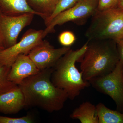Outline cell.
<instances>
[{
	"mask_svg": "<svg viewBox=\"0 0 123 123\" xmlns=\"http://www.w3.org/2000/svg\"><path fill=\"white\" fill-rule=\"evenodd\" d=\"M53 70V68L41 70L18 85L24 94L26 106L36 107L50 113L63 108L68 96L52 82Z\"/></svg>",
	"mask_w": 123,
	"mask_h": 123,
	"instance_id": "6da1fadb",
	"label": "cell"
},
{
	"mask_svg": "<svg viewBox=\"0 0 123 123\" xmlns=\"http://www.w3.org/2000/svg\"><path fill=\"white\" fill-rule=\"evenodd\" d=\"M87 48L77 62L80 63L83 78L89 81L106 75L119 61L116 42L112 40H88Z\"/></svg>",
	"mask_w": 123,
	"mask_h": 123,
	"instance_id": "7a4b0ae2",
	"label": "cell"
},
{
	"mask_svg": "<svg viewBox=\"0 0 123 123\" xmlns=\"http://www.w3.org/2000/svg\"><path fill=\"white\" fill-rule=\"evenodd\" d=\"M88 41L81 48L71 49L59 60L53 68L51 80L55 86L66 92L68 99L73 100L82 91L90 85L83 78V74L77 68L76 63L87 48Z\"/></svg>",
	"mask_w": 123,
	"mask_h": 123,
	"instance_id": "3957f363",
	"label": "cell"
},
{
	"mask_svg": "<svg viewBox=\"0 0 123 123\" xmlns=\"http://www.w3.org/2000/svg\"><path fill=\"white\" fill-rule=\"evenodd\" d=\"M85 35L89 40H112L123 38V9L116 7L97 11L92 17Z\"/></svg>",
	"mask_w": 123,
	"mask_h": 123,
	"instance_id": "277c9868",
	"label": "cell"
},
{
	"mask_svg": "<svg viewBox=\"0 0 123 123\" xmlns=\"http://www.w3.org/2000/svg\"><path fill=\"white\" fill-rule=\"evenodd\" d=\"M123 62L119 61L114 69L106 75L92 78L91 85L98 92L111 97L119 111L123 112Z\"/></svg>",
	"mask_w": 123,
	"mask_h": 123,
	"instance_id": "5b68a950",
	"label": "cell"
},
{
	"mask_svg": "<svg viewBox=\"0 0 123 123\" xmlns=\"http://www.w3.org/2000/svg\"><path fill=\"white\" fill-rule=\"evenodd\" d=\"M98 0H82L70 8L58 14L43 30V38L50 33L55 32V27L66 23H77L85 22L92 17L97 11Z\"/></svg>",
	"mask_w": 123,
	"mask_h": 123,
	"instance_id": "8992f818",
	"label": "cell"
},
{
	"mask_svg": "<svg viewBox=\"0 0 123 123\" xmlns=\"http://www.w3.org/2000/svg\"><path fill=\"white\" fill-rule=\"evenodd\" d=\"M43 30L30 29L13 46L5 48L0 53V67H11L21 54L28 55L31 51L43 38Z\"/></svg>",
	"mask_w": 123,
	"mask_h": 123,
	"instance_id": "52a82bcc",
	"label": "cell"
},
{
	"mask_svg": "<svg viewBox=\"0 0 123 123\" xmlns=\"http://www.w3.org/2000/svg\"><path fill=\"white\" fill-rule=\"evenodd\" d=\"M34 14L26 13L11 15L1 13L0 15V40L5 48L17 43L21 31L33 21Z\"/></svg>",
	"mask_w": 123,
	"mask_h": 123,
	"instance_id": "ba28073f",
	"label": "cell"
},
{
	"mask_svg": "<svg viewBox=\"0 0 123 123\" xmlns=\"http://www.w3.org/2000/svg\"><path fill=\"white\" fill-rule=\"evenodd\" d=\"M70 47L55 48L46 40H42L28 55L40 70L52 68L70 49Z\"/></svg>",
	"mask_w": 123,
	"mask_h": 123,
	"instance_id": "9c48e42d",
	"label": "cell"
},
{
	"mask_svg": "<svg viewBox=\"0 0 123 123\" xmlns=\"http://www.w3.org/2000/svg\"><path fill=\"white\" fill-rule=\"evenodd\" d=\"M40 71L28 55L21 54L11 65L8 78L18 85L24 79L37 74Z\"/></svg>",
	"mask_w": 123,
	"mask_h": 123,
	"instance_id": "30bf717a",
	"label": "cell"
},
{
	"mask_svg": "<svg viewBox=\"0 0 123 123\" xmlns=\"http://www.w3.org/2000/svg\"><path fill=\"white\" fill-rule=\"evenodd\" d=\"M26 106L25 97L18 85L0 95V112L15 114Z\"/></svg>",
	"mask_w": 123,
	"mask_h": 123,
	"instance_id": "8fae6325",
	"label": "cell"
},
{
	"mask_svg": "<svg viewBox=\"0 0 123 123\" xmlns=\"http://www.w3.org/2000/svg\"><path fill=\"white\" fill-rule=\"evenodd\" d=\"M0 9L2 13L6 15L32 13L39 16L29 6L27 0H0Z\"/></svg>",
	"mask_w": 123,
	"mask_h": 123,
	"instance_id": "7c38bea8",
	"label": "cell"
},
{
	"mask_svg": "<svg viewBox=\"0 0 123 123\" xmlns=\"http://www.w3.org/2000/svg\"><path fill=\"white\" fill-rule=\"evenodd\" d=\"M70 117L73 119L78 120L81 123H98L96 106L88 101L75 108Z\"/></svg>",
	"mask_w": 123,
	"mask_h": 123,
	"instance_id": "4fadbf2b",
	"label": "cell"
},
{
	"mask_svg": "<svg viewBox=\"0 0 123 123\" xmlns=\"http://www.w3.org/2000/svg\"><path fill=\"white\" fill-rule=\"evenodd\" d=\"M60 0H27L31 8L46 22L52 15Z\"/></svg>",
	"mask_w": 123,
	"mask_h": 123,
	"instance_id": "5bb4252c",
	"label": "cell"
},
{
	"mask_svg": "<svg viewBox=\"0 0 123 123\" xmlns=\"http://www.w3.org/2000/svg\"><path fill=\"white\" fill-rule=\"evenodd\" d=\"M96 107L98 123H123V112L111 110L102 103Z\"/></svg>",
	"mask_w": 123,
	"mask_h": 123,
	"instance_id": "9a60e30c",
	"label": "cell"
},
{
	"mask_svg": "<svg viewBox=\"0 0 123 123\" xmlns=\"http://www.w3.org/2000/svg\"><path fill=\"white\" fill-rule=\"evenodd\" d=\"M11 67H0V95L8 92L18 86L9 80L8 75Z\"/></svg>",
	"mask_w": 123,
	"mask_h": 123,
	"instance_id": "2e32d148",
	"label": "cell"
},
{
	"mask_svg": "<svg viewBox=\"0 0 123 123\" xmlns=\"http://www.w3.org/2000/svg\"><path fill=\"white\" fill-rule=\"evenodd\" d=\"M81 0H60L53 14L46 22H44L46 27L48 25L53 18L58 14L73 7Z\"/></svg>",
	"mask_w": 123,
	"mask_h": 123,
	"instance_id": "e0dca14e",
	"label": "cell"
},
{
	"mask_svg": "<svg viewBox=\"0 0 123 123\" xmlns=\"http://www.w3.org/2000/svg\"><path fill=\"white\" fill-rule=\"evenodd\" d=\"M59 42L64 47H70L75 43L76 40L74 34L69 31H65L59 36Z\"/></svg>",
	"mask_w": 123,
	"mask_h": 123,
	"instance_id": "ac0fdd59",
	"label": "cell"
},
{
	"mask_svg": "<svg viewBox=\"0 0 123 123\" xmlns=\"http://www.w3.org/2000/svg\"><path fill=\"white\" fill-rule=\"evenodd\" d=\"M33 122V118L30 115L20 118H11L0 115V123H31Z\"/></svg>",
	"mask_w": 123,
	"mask_h": 123,
	"instance_id": "d6986e66",
	"label": "cell"
},
{
	"mask_svg": "<svg viewBox=\"0 0 123 123\" xmlns=\"http://www.w3.org/2000/svg\"><path fill=\"white\" fill-rule=\"evenodd\" d=\"M119 0H98L97 11H102L116 7Z\"/></svg>",
	"mask_w": 123,
	"mask_h": 123,
	"instance_id": "ffe728a7",
	"label": "cell"
},
{
	"mask_svg": "<svg viewBox=\"0 0 123 123\" xmlns=\"http://www.w3.org/2000/svg\"><path fill=\"white\" fill-rule=\"evenodd\" d=\"M118 53L119 61L123 62V38L116 42Z\"/></svg>",
	"mask_w": 123,
	"mask_h": 123,
	"instance_id": "44dd1931",
	"label": "cell"
},
{
	"mask_svg": "<svg viewBox=\"0 0 123 123\" xmlns=\"http://www.w3.org/2000/svg\"><path fill=\"white\" fill-rule=\"evenodd\" d=\"M116 7L123 9V0H119Z\"/></svg>",
	"mask_w": 123,
	"mask_h": 123,
	"instance_id": "7402d4cb",
	"label": "cell"
},
{
	"mask_svg": "<svg viewBox=\"0 0 123 123\" xmlns=\"http://www.w3.org/2000/svg\"><path fill=\"white\" fill-rule=\"evenodd\" d=\"M5 49L4 47L3 46L2 43H1L0 40V53L1 51Z\"/></svg>",
	"mask_w": 123,
	"mask_h": 123,
	"instance_id": "603a6c76",
	"label": "cell"
},
{
	"mask_svg": "<svg viewBox=\"0 0 123 123\" xmlns=\"http://www.w3.org/2000/svg\"><path fill=\"white\" fill-rule=\"evenodd\" d=\"M122 72H123V64H122Z\"/></svg>",
	"mask_w": 123,
	"mask_h": 123,
	"instance_id": "cb8c5ba5",
	"label": "cell"
},
{
	"mask_svg": "<svg viewBox=\"0 0 123 123\" xmlns=\"http://www.w3.org/2000/svg\"><path fill=\"white\" fill-rule=\"evenodd\" d=\"M2 13V12H1V10L0 9V15Z\"/></svg>",
	"mask_w": 123,
	"mask_h": 123,
	"instance_id": "d4e9b609",
	"label": "cell"
}]
</instances>
